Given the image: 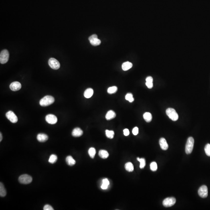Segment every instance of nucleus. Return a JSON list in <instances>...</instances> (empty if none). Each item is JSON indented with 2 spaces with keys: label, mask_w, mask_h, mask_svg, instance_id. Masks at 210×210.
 I'll use <instances>...</instances> for the list:
<instances>
[{
  "label": "nucleus",
  "mask_w": 210,
  "mask_h": 210,
  "mask_svg": "<svg viewBox=\"0 0 210 210\" xmlns=\"http://www.w3.org/2000/svg\"><path fill=\"white\" fill-rule=\"evenodd\" d=\"M102 183L104 184L107 185L109 186V182L107 179H105L102 181Z\"/></svg>",
  "instance_id": "obj_38"
},
{
  "label": "nucleus",
  "mask_w": 210,
  "mask_h": 210,
  "mask_svg": "<svg viewBox=\"0 0 210 210\" xmlns=\"http://www.w3.org/2000/svg\"><path fill=\"white\" fill-rule=\"evenodd\" d=\"M123 133H124V135L126 136L129 135L130 134L129 131V129H125L123 130Z\"/></svg>",
  "instance_id": "obj_37"
},
{
  "label": "nucleus",
  "mask_w": 210,
  "mask_h": 210,
  "mask_svg": "<svg viewBox=\"0 0 210 210\" xmlns=\"http://www.w3.org/2000/svg\"><path fill=\"white\" fill-rule=\"evenodd\" d=\"M57 156L55 154H52L50 156L48 162L50 163H55L57 161Z\"/></svg>",
  "instance_id": "obj_25"
},
{
  "label": "nucleus",
  "mask_w": 210,
  "mask_h": 210,
  "mask_svg": "<svg viewBox=\"0 0 210 210\" xmlns=\"http://www.w3.org/2000/svg\"><path fill=\"white\" fill-rule=\"evenodd\" d=\"M146 85L147 86V87L149 89H151L153 87V83H148V82H146Z\"/></svg>",
  "instance_id": "obj_35"
},
{
  "label": "nucleus",
  "mask_w": 210,
  "mask_h": 210,
  "mask_svg": "<svg viewBox=\"0 0 210 210\" xmlns=\"http://www.w3.org/2000/svg\"><path fill=\"white\" fill-rule=\"evenodd\" d=\"M133 65L132 63L129 61H126L123 63L122 65V68L123 71H127L132 67Z\"/></svg>",
  "instance_id": "obj_17"
},
{
  "label": "nucleus",
  "mask_w": 210,
  "mask_h": 210,
  "mask_svg": "<svg viewBox=\"0 0 210 210\" xmlns=\"http://www.w3.org/2000/svg\"><path fill=\"white\" fill-rule=\"evenodd\" d=\"M159 144L161 148L163 150H166L168 149L169 145L166 140L164 138H162L159 140Z\"/></svg>",
  "instance_id": "obj_12"
},
{
  "label": "nucleus",
  "mask_w": 210,
  "mask_h": 210,
  "mask_svg": "<svg viewBox=\"0 0 210 210\" xmlns=\"http://www.w3.org/2000/svg\"><path fill=\"white\" fill-rule=\"evenodd\" d=\"M106 134L107 137L109 139H113L115 135V133L112 130H106Z\"/></svg>",
  "instance_id": "obj_24"
},
{
  "label": "nucleus",
  "mask_w": 210,
  "mask_h": 210,
  "mask_svg": "<svg viewBox=\"0 0 210 210\" xmlns=\"http://www.w3.org/2000/svg\"><path fill=\"white\" fill-rule=\"evenodd\" d=\"M125 99L130 102H132L134 101V99L133 98V95L131 93H128L125 96Z\"/></svg>",
  "instance_id": "obj_28"
},
{
  "label": "nucleus",
  "mask_w": 210,
  "mask_h": 210,
  "mask_svg": "<svg viewBox=\"0 0 210 210\" xmlns=\"http://www.w3.org/2000/svg\"><path fill=\"white\" fill-rule=\"evenodd\" d=\"M98 154L100 158L103 159H106L108 158L109 156V154L105 150H101L99 151Z\"/></svg>",
  "instance_id": "obj_18"
},
{
  "label": "nucleus",
  "mask_w": 210,
  "mask_h": 210,
  "mask_svg": "<svg viewBox=\"0 0 210 210\" xmlns=\"http://www.w3.org/2000/svg\"><path fill=\"white\" fill-rule=\"evenodd\" d=\"M45 119L47 123L52 125L56 124L58 120L57 117L52 114L47 115L45 117Z\"/></svg>",
  "instance_id": "obj_10"
},
{
  "label": "nucleus",
  "mask_w": 210,
  "mask_h": 210,
  "mask_svg": "<svg viewBox=\"0 0 210 210\" xmlns=\"http://www.w3.org/2000/svg\"><path fill=\"white\" fill-rule=\"evenodd\" d=\"M6 117L12 123H16L18 121L17 117L13 111H10L7 112L6 115Z\"/></svg>",
  "instance_id": "obj_8"
},
{
  "label": "nucleus",
  "mask_w": 210,
  "mask_h": 210,
  "mask_svg": "<svg viewBox=\"0 0 210 210\" xmlns=\"http://www.w3.org/2000/svg\"><path fill=\"white\" fill-rule=\"evenodd\" d=\"M137 160L140 162V168L141 169L144 168L145 166H146V160H145V159L143 158H137Z\"/></svg>",
  "instance_id": "obj_26"
},
{
  "label": "nucleus",
  "mask_w": 210,
  "mask_h": 210,
  "mask_svg": "<svg viewBox=\"0 0 210 210\" xmlns=\"http://www.w3.org/2000/svg\"><path fill=\"white\" fill-rule=\"evenodd\" d=\"M96 38H98L97 35H96V34H94V35H92L91 36L89 37L88 39H89V41H90L91 40L96 39Z\"/></svg>",
  "instance_id": "obj_36"
},
{
  "label": "nucleus",
  "mask_w": 210,
  "mask_h": 210,
  "mask_svg": "<svg viewBox=\"0 0 210 210\" xmlns=\"http://www.w3.org/2000/svg\"><path fill=\"white\" fill-rule=\"evenodd\" d=\"M66 162L67 164L69 166H73L75 165L76 163L75 160L71 156H69L67 157Z\"/></svg>",
  "instance_id": "obj_19"
},
{
  "label": "nucleus",
  "mask_w": 210,
  "mask_h": 210,
  "mask_svg": "<svg viewBox=\"0 0 210 210\" xmlns=\"http://www.w3.org/2000/svg\"><path fill=\"white\" fill-rule=\"evenodd\" d=\"M55 102V98L52 96L47 95L44 96L40 101L39 104L41 106L46 107L53 104Z\"/></svg>",
  "instance_id": "obj_1"
},
{
  "label": "nucleus",
  "mask_w": 210,
  "mask_h": 210,
  "mask_svg": "<svg viewBox=\"0 0 210 210\" xmlns=\"http://www.w3.org/2000/svg\"><path fill=\"white\" fill-rule=\"evenodd\" d=\"M21 84L19 82H14L10 85V88L13 91H17L21 88Z\"/></svg>",
  "instance_id": "obj_11"
},
{
  "label": "nucleus",
  "mask_w": 210,
  "mask_h": 210,
  "mask_svg": "<svg viewBox=\"0 0 210 210\" xmlns=\"http://www.w3.org/2000/svg\"><path fill=\"white\" fill-rule=\"evenodd\" d=\"M48 64L51 68L54 70L59 69L60 66L59 62L54 58H50L49 60Z\"/></svg>",
  "instance_id": "obj_7"
},
{
  "label": "nucleus",
  "mask_w": 210,
  "mask_h": 210,
  "mask_svg": "<svg viewBox=\"0 0 210 210\" xmlns=\"http://www.w3.org/2000/svg\"><path fill=\"white\" fill-rule=\"evenodd\" d=\"M9 58V53L6 50H3L0 54V62L1 64H5L7 62Z\"/></svg>",
  "instance_id": "obj_5"
},
{
  "label": "nucleus",
  "mask_w": 210,
  "mask_h": 210,
  "mask_svg": "<svg viewBox=\"0 0 210 210\" xmlns=\"http://www.w3.org/2000/svg\"><path fill=\"white\" fill-rule=\"evenodd\" d=\"M194 139L192 137H190L187 140L185 147L186 153L190 154L191 153L193 149Z\"/></svg>",
  "instance_id": "obj_2"
},
{
  "label": "nucleus",
  "mask_w": 210,
  "mask_h": 210,
  "mask_svg": "<svg viewBox=\"0 0 210 210\" xmlns=\"http://www.w3.org/2000/svg\"><path fill=\"white\" fill-rule=\"evenodd\" d=\"M146 82L153 83V78L151 76H148L146 78Z\"/></svg>",
  "instance_id": "obj_34"
},
{
  "label": "nucleus",
  "mask_w": 210,
  "mask_h": 210,
  "mask_svg": "<svg viewBox=\"0 0 210 210\" xmlns=\"http://www.w3.org/2000/svg\"><path fill=\"white\" fill-rule=\"evenodd\" d=\"M166 113L167 116L173 121H176L179 118V116L174 109L169 108L166 110Z\"/></svg>",
  "instance_id": "obj_3"
},
{
  "label": "nucleus",
  "mask_w": 210,
  "mask_h": 210,
  "mask_svg": "<svg viewBox=\"0 0 210 210\" xmlns=\"http://www.w3.org/2000/svg\"><path fill=\"white\" fill-rule=\"evenodd\" d=\"M143 117L144 120L148 123L151 122L152 119V114L149 112H146L143 115Z\"/></svg>",
  "instance_id": "obj_20"
},
{
  "label": "nucleus",
  "mask_w": 210,
  "mask_h": 210,
  "mask_svg": "<svg viewBox=\"0 0 210 210\" xmlns=\"http://www.w3.org/2000/svg\"><path fill=\"white\" fill-rule=\"evenodd\" d=\"M139 133V129L137 127H135L132 130V133L134 135H136Z\"/></svg>",
  "instance_id": "obj_32"
},
{
  "label": "nucleus",
  "mask_w": 210,
  "mask_h": 210,
  "mask_svg": "<svg viewBox=\"0 0 210 210\" xmlns=\"http://www.w3.org/2000/svg\"><path fill=\"white\" fill-rule=\"evenodd\" d=\"M94 94V90L91 88H88L84 92V95L87 98H90Z\"/></svg>",
  "instance_id": "obj_16"
},
{
  "label": "nucleus",
  "mask_w": 210,
  "mask_h": 210,
  "mask_svg": "<svg viewBox=\"0 0 210 210\" xmlns=\"http://www.w3.org/2000/svg\"><path fill=\"white\" fill-rule=\"evenodd\" d=\"M90 43L93 46H96L100 45L101 43V40L98 38L94 39L90 41Z\"/></svg>",
  "instance_id": "obj_29"
},
{
  "label": "nucleus",
  "mask_w": 210,
  "mask_h": 210,
  "mask_svg": "<svg viewBox=\"0 0 210 210\" xmlns=\"http://www.w3.org/2000/svg\"><path fill=\"white\" fill-rule=\"evenodd\" d=\"M88 154L92 158H94L95 156L96 153L95 149L94 148H91L88 150Z\"/></svg>",
  "instance_id": "obj_23"
},
{
  "label": "nucleus",
  "mask_w": 210,
  "mask_h": 210,
  "mask_svg": "<svg viewBox=\"0 0 210 210\" xmlns=\"http://www.w3.org/2000/svg\"><path fill=\"white\" fill-rule=\"evenodd\" d=\"M6 194V191L5 188L4 186L3 183H0V196L1 197H4Z\"/></svg>",
  "instance_id": "obj_21"
},
{
  "label": "nucleus",
  "mask_w": 210,
  "mask_h": 210,
  "mask_svg": "<svg viewBox=\"0 0 210 210\" xmlns=\"http://www.w3.org/2000/svg\"><path fill=\"white\" fill-rule=\"evenodd\" d=\"M37 139L38 141L44 142L48 140V137L46 134H39L37 135Z\"/></svg>",
  "instance_id": "obj_14"
},
{
  "label": "nucleus",
  "mask_w": 210,
  "mask_h": 210,
  "mask_svg": "<svg viewBox=\"0 0 210 210\" xmlns=\"http://www.w3.org/2000/svg\"><path fill=\"white\" fill-rule=\"evenodd\" d=\"M125 169L127 171L132 172L134 170V167L132 163L129 162L127 163L125 165Z\"/></svg>",
  "instance_id": "obj_22"
},
{
  "label": "nucleus",
  "mask_w": 210,
  "mask_h": 210,
  "mask_svg": "<svg viewBox=\"0 0 210 210\" xmlns=\"http://www.w3.org/2000/svg\"><path fill=\"white\" fill-rule=\"evenodd\" d=\"M19 181L20 183L22 184H29L31 183L32 178L31 176L28 174H23L19 176Z\"/></svg>",
  "instance_id": "obj_4"
},
{
  "label": "nucleus",
  "mask_w": 210,
  "mask_h": 210,
  "mask_svg": "<svg viewBox=\"0 0 210 210\" xmlns=\"http://www.w3.org/2000/svg\"><path fill=\"white\" fill-rule=\"evenodd\" d=\"M205 152L207 156H210V144H207L205 147Z\"/></svg>",
  "instance_id": "obj_31"
},
{
  "label": "nucleus",
  "mask_w": 210,
  "mask_h": 210,
  "mask_svg": "<svg viewBox=\"0 0 210 210\" xmlns=\"http://www.w3.org/2000/svg\"><path fill=\"white\" fill-rule=\"evenodd\" d=\"M108 186L106 184H104L102 183V185H101V188L102 189H103V190H106V189H107V188H108Z\"/></svg>",
  "instance_id": "obj_39"
},
{
  "label": "nucleus",
  "mask_w": 210,
  "mask_h": 210,
  "mask_svg": "<svg viewBox=\"0 0 210 210\" xmlns=\"http://www.w3.org/2000/svg\"><path fill=\"white\" fill-rule=\"evenodd\" d=\"M43 210H53V208L49 205H46L43 208Z\"/></svg>",
  "instance_id": "obj_33"
},
{
  "label": "nucleus",
  "mask_w": 210,
  "mask_h": 210,
  "mask_svg": "<svg viewBox=\"0 0 210 210\" xmlns=\"http://www.w3.org/2000/svg\"><path fill=\"white\" fill-rule=\"evenodd\" d=\"M117 88L116 86H113L109 88L107 90V92L109 94H113L116 93L117 91Z\"/></svg>",
  "instance_id": "obj_27"
},
{
  "label": "nucleus",
  "mask_w": 210,
  "mask_h": 210,
  "mask_svg": "<svg viewBox=\"0 0 210 210\" xmlns=\"http://www.w3.org/2000/svg\"><path fill=\"white\" fill-rule=\"evenodd\" d=\"M72 134L73 137H80L83 134V130L79 128H76L73 130Z\"/></svg>",
  "instance_id": "obj_13"
},
{
  "label": "nucleus",
  "mask_w": 210,
  "mask_h": 210,
  "mask_svg": "<svg viewBox=\"0 0 210 210\" xmlns=\"http://www.w3.org/2000/svg\"><path fill=\"white\" fill-rule=\"evenodd\" d=\"M158 169L157 163L155 162H153L150 164V169L153 171H156Z\"/></svg>",
  "instance_id": "obj_30"
},
{
  "label": "nucleus",
  "mask_w": 210,
  "mask_h": 210,
  "mask_svg": "<svg viewBox=\"0 0 210 210\" xmlns=\"http://www.w3.org/2000/svg\"><path fill=\"white\" fill-rule=\"evenodd\" d=\"M199 195L202 198H206L208 196V188L205 185L202 186L198 190Z\"/></svg>",
  "instance_id": "obj_9"
},
{
  "label": "nucleus",
  "mask_w": 210,
  "mask_h": 210,
  "mask_svg": "<svg viewBox=\"0 0 210 210\" xmlns=\"http://www.w3.org/2000/svg\"><path fill=\"white\" fill-rule=\"evenodd\" d=\"M176 199L174 197H169L165 198L163 202V205L165 207L172 206L176 203Z\"/></svg>",
  "instance_id": "obj_6"
},
{
  "label": "nucleus",
  "mask_w": 210,
  "mask_h": 210,
  "mask_svg": "<svg viewBox=\"0 0 210 210\" xmlns=\"http://www.w3.org/2000/svg\"><path fill=\"white\" fill-rule=\"evenodd\" d=\"M116 113L113 111L110 110L108 111L106 115V118L107 120H110L116 117Z\"/></svg>",
  "instance_id": "obj_15"
},
{
  "label": "nucleus",
  "mask_w": 210,
  "mask_h": 210,
  "mask_svg": "<svg viewBox=\"0 0 210 210\" xmlns=\"http://www.w3.org/2000/svg\"><path fill=\"white\" fill-rule=\"evenodd\" d=\"M2 140V133L0 132V142H1Z\"/></svg>",
  "instance_id": "obj_40"
}]
</instances>
